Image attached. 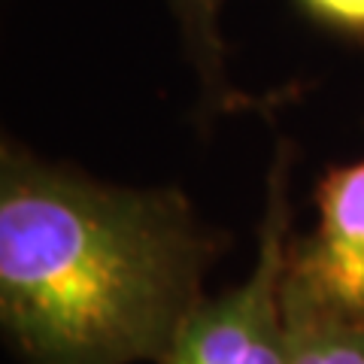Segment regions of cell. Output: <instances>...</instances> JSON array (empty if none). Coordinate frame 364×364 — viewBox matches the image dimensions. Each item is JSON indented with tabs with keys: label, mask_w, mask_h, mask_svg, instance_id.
<instances>
[{
	"label": "cell",
	"mask_w": 364,
	"mask_h": 364,
	"mask_svg": "<svg viewBox=\"0 0 364 364\" xmlns=\"http://www.w3.org/2000/svg\"><path fill=\"white\" fill-rule=\"evenodd\" d=\"M207 249L173 188L0 152V318L28 364H161L203 298Z\"/></svg>",
	"instance_id": "cell-1"
},
{
	"label": "cell",
	"mask_w": 364,
	"mask_h": 364,
	"mask_svg": "<svg viewBox=\"0 0 364 364\" xmlns=\"http://www.w3.org/2000/svg\"><path fill=\"white\" fill-rule=\"evenodd\" d=\"M289 164L270 170L267 207L249 277L219 298H200L161 364H289Z\"/></svg>",
	"instance_id": "cell-2"
},
{
	"label": "cell",
	"mask_w": 364,
	"mask_h": 364,
	"mask_svg": "<svg viewBox=\"0 0 364 364\" xmlns=\"http://www.w3.org/2000/svg\"><path fill=\"white\" fill-rule=\"evenodd\" d=\"M316 228L289 249L286 294L364 325V161L331 170L316 188Z\"/></svg>",
	"instance_id": "cell-3"
},
{
	"label": "cell",
	"mask_w": 364,
	"mask_h": 364,
	"mask_svg": "<svg viewBox=\"0 0 364 364\" xmlns=\"http://www.w3.org/2000/svg\"><path fill=\"white\" fill-rule=\"evenodd\" d=\"M289 364H364V325L343 322L286 294Z\"/></svg>",
	"instance_id": "cell-4"
},
{
	"label": "cell",
	"mask_w": 364,
	"mask_h": 364,
	"mask_svg": "<svg viewBox=\"0 0 364 364\" xmlns=\"http://www.w3.org/2000/svg\"><path fill=\"white\" fill-rule=\"evenodd\" d=\"M179 28L182 52L195 67L207 104H228L225 43L219 33V16L225 0H167Z\"/></svg>",
	"instance_id": "cell-5"
},
{
	"label": "cell",
	"mask_w": 364,
	"mask_h": 364,
	"mask_svg": "<svg viewBox=\"0 0 364 364\" xmlns=\"http://www.w3.org/2000/svg\"><path fill=\"white\" fill-rule=\"evenodd\" d=\"M304 9L328 28L364 33V0H301Z\"/></svg>",
	"instance_id": "cell-6"
}]
</instances>
